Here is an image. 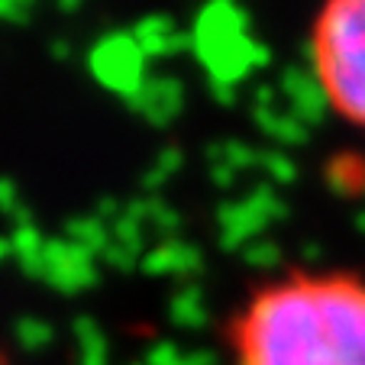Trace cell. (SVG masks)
<instances>
[{
  "label": "cell",
  "instance_id": "3957f363",
  "mask_svg": "<svg viewBox=\"0 0 365 365\" xmlns=\"http://www.w3.org/2000/svg\"><path fill=\"white\" fill-rule=\"evenodd\" d=\"M0 365H14V356H10V349L4 343H0Z\"/></svg>",
  "mask_w": 365,
  "mask_h": 365
},
{
  "label": "cell",
  "instance_id": "6da1fadb",
  "mask_svg": "<svg viewBox=\"0 0 365 365\" xmlns=\"http://www.w3.org/2000/svg\"><path fill=\"white\" fill-rule=\"evenodd\" d=\"M227 365H365V272L288 265L252 282L220 324Z\"/></svg>",
  "mask_w": 365,
  "mask_h": 365
},
{
  "label": "cell",
  "instance_id": "7a4b0ae2",
  "mask_svg": "<svg viewBox=\"0 0 365 365\" xmlns=\"http://www.w3.org/2000/svg\"><path fill=\"white\" fill-rule=\"evenodd\" d=\"M304 56L330 117L365 133V0H320Z\"/></svg>",
  "mask_w": 365,
  "mask_h": 365
}]
</instances>
